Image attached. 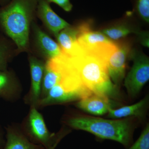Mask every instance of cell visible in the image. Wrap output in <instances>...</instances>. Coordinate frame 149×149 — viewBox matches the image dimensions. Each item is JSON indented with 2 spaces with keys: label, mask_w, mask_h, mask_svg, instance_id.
<instances>
[{
  "label": "cell",
  "mask_w": 149,
  "mask_h": 149,
  "mask_svg": "<svg viewBox=\"0 0 149 149\" xmlns=\"http://www.w3.org/2000/svg\"><path fill=\"white\" fill-rule=\"evenodd\" d=\"M55 58L93 94L109 98L117 95L118 88L111 80L106 63L101 59L85 53L81 48L71 54L61 52Z\"/></svg>",
  "instance_id": "1"
},
{
  "label": "cell",
  "mask_w": 149,
  "mask_h": 149,
  "mask_svg": "<svg viewBox=\"0 0 149 149\" xmlns=\"http://www.w3.org/2000/svg\"><path fill=\"white\" fill-rule=\"evenodd\" d=\"M40 1L10 0L0 7V32L13 42L18 53L30 52L31 25Z\"/></svg>",
  "instance_id": "2"
},
{
  "label": "cell",
  "mask_w": 149,
  "mask_h": 149,
  "mask_svg": "<svg viewBox=\"0 0 149 149\" xmlns=\"http://www.w3.org/2000/svg\"><path fill=\"white\" fill-rule=\"evenodd\" d=\"M66 123L73 129L86 131L100 140L116 141L127 148L133 143V128L127 119L80 116L70 118Z\"/></svg>",
  "instance_id": "3"
},
{
  "label": "cell",
  "mask_w": 149,
  "mask_h": 149,
  "mask_svg": "<svg viewBox=\"0 0 149 149\" xmlns=\"http://www.w3.org/2000/svg\"><path fill=\"white\" fill-rule=\"evenodd\" d=\"M27 139L33 143L49 149L58 139H63L70 130L63 128L57 133H51L46 125L42 114L35 106H30L28 115L21 125Z\"/></svg>",
  "instance_id": "4"
},
{
  "label": "cell",
  "mask_w": 149,
  "mask_h": 149,
  "mask_svg": "<svg viewBox=\"0 0 149 149\" xmlns=\"http://www.w3.org/2000/svg\"><path fill=\"white\" fill-rule=\"evenodd\" d=\"M78 45L85 53L101 58L107 57L115 47V44L101 32L91 31L88 24L78 27Z\"/></svg>",
  "instance_id": "5"
},
{
  "label": "cell",
  "mask_w": 149,
  "mask_h": 149,
  "mask_svg": "<svg viewBox=\"0 0 149 149\" xmlns=\"http://www.w3.org/2000/svg\"><path fill=\"white\" fill-rule=\"evenodd\" d=\"M133 64L124 81L128 95L137 96L149 80V61L143 54L133 55Z\"/></svg>",
  "instance_id": "6"
},
{
  "label": "cell",
  "mask_w": 149,
  "mask_h": 149,
  "mask_svg": "<svg viewBox=\"0 0 149 149\" xmlns=\"http://www.w3.org/2000/svg\"><path fill=\"white\" fill-rule=\"evenodd\" d=\"M31 29L32 48L40 58L47 61L61 54L58 44L43 31L35 21L32 22Z\"/></svg>",
  "instance_id": "7"
},
{
  "label": "cell",
  "mask_w": 149,
  "mask_h": 149,
  "mask_svg": "<svg viewBox=\"0 0 149 149\" xmlns=\"http://www.w3.org/2000/svg\"><path fill=\"white\" fill-rule=\"evenodd\" d=\"M31 85L29 92L24 98V102L30 106L37 107L41 99V87L46 61L34 55L29 56ZM37 108V107H36Z\"/></svg>",
  "instance_id": "8"
},
{
  "label": "cell",
  "mask_w": 149,
  "mask_h": 149,
  "mask_svg": "<svg viewBox=\"0 0 149 149\" xmlns=\"http://www.w3.org/2000/svg\"><path fill=\"white\" fill-rule=\"evenodd\" d=\"M129 52L128 46H117L107 62V68L111 80L117 88L125 77V62Z\"/></svg>",
  "instance_id": "9"
},
{
  "label": "cell",
  "mask_w": 149,
  "mask_h": 149,
  "mask_svg": "<svg viewBox=\"0 0 149 149\" xmlns=\"http://www.w3.org/2000/svg\"><path fill=\"white\" fill-rule=\"evenodd\" d=\"M37 17L51 33L56 36L70 24L55 12L47 0H40L37 7Z\"/></svg>",
  "instance_id": "10"
},
{
  "label": "cell",
  "mask_w": 149,
  "mask_h": 149,
  "mask_svg": "<svg viewBox=\"0 0 149 149\" xmlns=\"http://www.w3.org/2000/svg\"><path fill=\"white\" fill-rule=\"evenodd\" d=\"M116 106V103L108 97L95 94L80 99L76 104L79 109L96 116L106 114L110 109Z\"/></svg>",
  "instance_id": "11"
},
{
  "label": "cell",
  "mask_w": 149,
  "mask_h": 149,
  "mask_svg": "<svg viewBox=\"0 0 149 149\" xmlns=\"http://www.w3.org/2000/svg\"><path fill=\"white\" fill-rule=\"evenodd\" d=\"M22 92L21 83L13 70H0V98L16 101L21 97Z\"/></svg>",
  "instance_id": "12"
},
{
  "label": "cell",
  "mask_w": 149,
  "mask_h": 149,
  "mask_svg": "<svg viewBox=\"0 0 149 149\" xmlns=\"http://www.w3.org/2000/svg\"><path fill=\"white\" fill-rule=\"evenodd\" d=\"M6 143L3 149H45L32 143L22 130L20 125H11L5 128Z\"/></svg>",
  "instance_id": "13"
},
{
  "label": "cell",
  "mask_w": 149,
  "mask_h": 149,
  "mask_svg": "<svg viewBox=\"0 0 149 149\" xmlns=\"http://www.w3.org/2000/svg\"><path fill=\"white\" fill-rule=\"evenodd\" d=\"M82 98L80 94L66 91L60 84H58L52 88L45 97L40 100L36 107L37 109L51 105L70 102Z\"/></svg>",
  "instance_id": "14"
},
{
  "label": "cell",
  "mask_w": 149,
  "mask_h": 149,
  "mask_svg": "<svg viewBox=\"0 0 149 149\" xmlns=\"http://www.w3.org/2000/svg\"><path fill=\"white\" fill-rule=\"evenodd\" d=\"M148 97H146L131 105L121 107L117 109H111L108 113V117L114 119H120L130 116L143 117L148 106Z\"/></svg>",
  "instance_id": "15"
},
{
  "label": "cell",
  "mask_w": 149,
  "mask_h": 149,
  "mask_svg": "<svg viewBox=\"0 0 149 149\" xmlns=\"http://www.w3.org/2000/svg\"><path fill=\"white\" fill-rule=\"evenodd\" d=\"M79 32L78 27L70 25L59 32L56 36L61 52L68 54L72 52L77 45V38Z\"/></svg>",
  "instance_id": "16"
},
{
  "label": "cell",
  "mask_w": 149,
  "mask_h": 149,
  "mask_svg": "<svg viewBox=\"0 0 149 149\" xmlns=\"http://www.w3.org/2000/svg\"><path fill=\"white\" fill-rule=\"evenodd\" d=\"M17 53L15 44L0 32V70L8 69L9 63Z\"/></svg>",
  "instance_id": "17"
},
{
  "label": "cell",
  "mask_w": 149,
  "mask_h": 149,
  "mask_svg": "<svg viewBox=\"0 0 149 149\" xmlns=\"http://www.w3.org/2000/svg\"><path fill=\"white\" fill-rule=\"evenodd\" d=\"M61 80V76L59 73L52 68L46 62L41 87L40 100L45 97L54 86L59 84Z\"/></svg>",
  "instance_id": "18"
},
{
  "label": "cell",
  "mask_w": 149,
  "mask_h": 149,
  "mask_svg": "<svg viewBox=\"0 0 149 149\" xmlns=\"http://www.w3.org/2000/svg\"><path fill=\"white\" fill-rule=\"evenodd\" d=\"M133 32L131 29L124 26H118L104 29L102 33L109 39L117 40Z\"/></svg>",
  "instance_id": "19"
},
{
  "label": "cell",
  "mask_w": 149,
  "mask_h": 149,
  "mask_svg": "<svg viewBox=\"0 0 149 149\" xmlns=\"http://www.w3.org/2000/svg\"><path fill=\"white\" fill-rule=\"evenodd\" d=\"M128 149H149V125L147 124L138 139Z\"/></svg>",
  "instance_id": "20"
},
{
  "label": "cell",
  "mask_w": 149,
  "mask_h": 149,
  "mask_svg": "<svg viewBox=\"0 0 149 149\" xmlns=\"http://www.w3.org/2000/svg\"><path fill=\"white\" fill-rule=\"evenodd\" d=\"M135 9L141 18L149 22V0H136Z\"/></svg>",
  "instance_id": "21"
},
{
  "label": "cell",
  "mask_w": 149,
  "mask_h": 149,
  "mask_svg": "<svg viewBox=\"0 0 149 149\" xmlns=\"http://www.w3.org/2000/svg\"><path fill=\"white\" fill-rule=\"evenodd\" d=\"M49 3H54L66 12L72 10L73 6L70 0H47Z\"/></svg>",
  "instance_id": "22"
},
{
  "label": "cell",
  "mask_w": 149,
  "mask_h": 149,
  "mask_svg": "<svg viewBox=\"0 0 149 149\" xmlns=\"http://www.w3.org/2000/svg\"><path fill=\"white\" fill-rule=\"evenodd\" d=\"M6 143V131L0 125V149H3Z\"/></svg>",
  "instance_id": "23"
},
{
  "label": "cell",
  "mask_w": 149,
  "mask_h": 149,
  "mask_svg": "<svg viewBox=\"0 0 149 149\" xmlns=\"http://www.w3.org/2000/svg\"><path fill=\"white\" fill-rule=\"evenodd\" d=\"M10 0H0V6H3L9 2Z\"/></svg>",
  "instance_id": "24"
},
{
  "label": "cell",
  "mask_w": 149,
  "mask_h": 149,
  "mask_svg": "<svg viewBox=\"0 0 149 149\" xmlns=\"http://www.w3.org/2000/svg\"><path fill=\"white\" fill-rule=\"evenodd\" d=\"M62 139H58V141H57L54 144L53 146H52L49 149H55L56 147H57V146H58V145L59 143L60 142H61V140H62Z\"/></svg>",
  "instance_id": "25"
}]
</instances>
